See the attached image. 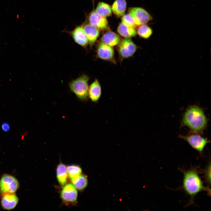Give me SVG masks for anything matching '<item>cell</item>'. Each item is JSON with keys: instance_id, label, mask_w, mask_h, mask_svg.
Wrapping results in <instances>:
<instances>
[{"instance_id": "9", "label": "cell", "mask_w": 211, "mask_h": 211, "mask_svg": "<svg viewBox=\"0 0 211 211\" xmlns=\"http://www.w3.org/2000/svg\"><path fill=\"white\" fill-rule=\"evenodd\" d=\"M70 34L74 42L81 47H86L89 44L82 25L77 26Z\"/></svg>"}, {"instance_id": "14", "label": "cell", "mask_w": 211, "mask_h": 211, "mask_svg": "<svg viewBox=\"0 0 211 211\" xmlns=\"http://www.w3.org/2000/svg\"><path fill=\"white\" fill-rule=\"evenodd\" d=\"M101 40V42L113 47L118 45L121 39L116 33L109 31L106 32L103 35Z\"/></svg>"}, {"instance_id": "13", "label": "cell", "mask_w": 211, "mask_h": 211, "mask_svg": "<svg viewBox=\"0 0 211 211\" xmlns=\"http://www.w3.org/2000/svg\"><path fill=\"white\" fill-rule=\"evenodd\" d=\"M2 195L1 203L4 209L9 210L16 207L18 203V199L15 193H7Z\"/></svg>"}, {"instance_id": "21", "label": "cell", "mask_w": 211, "mask_h": 211, "mask_svg": "<svg viewBox=\"0 0 211 211\" xmlns=\"http://www.w3.org/2000/svg\"><path fill=\"white\" fill-rule=\"evenodd\" d=\"M68 177L71 181L76 178L82 173L81 168L79 166L73 164L67 167Z\"/></svg>"}, {"instance_id": "23", "label": "cell", "mask_w": 211, "mask_h": 211, "mask_svg": "<svg viewBox=\"0 0 211 211\" xmlns=\"http://www.w3.org/2000/svg\"><path fill=\"white\" fill-rule=\"evenodd\" d=\"M203 174V177L204 178L205 181L208 185V186L211 185V161L210 160L205 168L202 171Z\"/></svg>"}, {"instance_id": "11", "label": "cell", "mask_w": 211, "mask_h": 211, "mask_svg": "<svg viewBox=\"0 0 211 211\" xmlns=\"http://www.w3.org/2000/svg\"><path fill=\"white\" fill-rule=\"evenodd\" d=\"M89 23L99 29L107 28L108 23L106 17L98 14L95 11H92L89 16Z\"/></svg>"}, {"instance_id": "18", "label": "cell", "mask_w": 211, "mask_h": 211, "mask_svg": "<svg viewBox=\"0 0 211 211\" xmlns=\"http://www.w3.org/2000/svg\"><path fill=\"white\" fill-rule=\"evenodd\" d=\"M117 32L122 37L125 38H130L135 36L137 32L134 28L127 26L121 23L119 25Z\"/></svg>"}, {"instance_id": "6", "label": "cell", "mask_w": 211, "mask_h": 211, "mask_svg": "<svg viewBox=\"0 0 211 211\" xmlns=\"http://www.w3.org/2000/svg\"><path fill=\"white\" fill-rule=\"evenodd\" d=\"M128 12L137 26L146 24L153 19L149 13L142 8H130L129 9Z\"/></svg>"}, {"instance_id": "24", "label": "cell", "mask_w": 211, "mask_h": 211, "mask_svg": "<svg viewBox=\"0 0 211 211\" xmlns=\"http://www.w3.org/2000/svg\"><path fill=\"white\" fill-rule=\"evenodd\" d=\"M122 18V22L128 26L135 28L137 26L135 24L133 18L129 13L123 15Z\"/></svg>"}, {"instance_id": "15", "label": "cell", "mask_w": 211, "mask_h": 211, "mask_svg": "<svg viewBox=\"0 0 211 211\" xmlns=\"http://www.w3.org/2000/svg\"><path fill=\"white\" fill-rule=\"evenodd\" d=\"M101 94V88L97 79H96L89 87L88 97L93 102H96L100 98Z\"/></svg>"}, {"instance_id": "1", "label": "cell", "mask_w": 211, "mask_h": 211, "mask_svg": "<svg viewBox=\"0 0 211 211\" xmlns=\"http://www.w3.org/2000/svg\"><path fill=\"white\" fill-rule=\"evenodd\" d=\"M199 167H192L189 169H180L183 177L182 188L186 194L189 196L190 200L188 206L194 203V199L197 195L201 191H206L209 196L211 195V189L209 186H205L199 175Z\"/></svg>"}, {"instance_id": "3", "label": "cell", "mask_w": 211, "mask_h": 211, "mask_svg": "<svg viewBox=\"0 0 211 211\" xmlns=\"http://www.w3.org/2000/svg\"><path fill=\"white\" fill-rule=\"evenodd\" d=\"M89 80L88 76L83 74L72 81L69 84L71 91L82 101H86L88 98Z\"/></svg>"}, {"instance_id": "8", "label": "cell", "mask_w": 211, "mask_h": 211, "mask_svg": "<svg viewBox=\"0 0 211 211\" xmlns=\"http://www.w3.org/2000/svg\"><path fill=\"white\" fill-rule=\"evenodd\" d=\"M118 45L119 54L123 58H128L132 56L137 49L136 45L129 38H125L121 40Z\"/></svg>"}, {"instance_id": "22", "label": "cell", "mask_w": 211, "mask_h": 211, "mask_svg": "<svg viewBox=\"0 0 211 211\" xmlns=\"http://www.w3.org/2000/svg\"><path fill=\"white\" fill-rule=\"evenodd\" d=\"M136 32L140 37L145 39L149 38L153 33L152 29L145 24L140 25Z\"/></svg>"}, {"instance_id": "20", "label": "cell", "mask_w": 211, "mask_h": 211, "mask_svg": "<svg viewBox=\"0 0 211 211\" xmlns=\"http://www.w3.org/2000/svg\"><path fill=\"white\" fill-rule=\"evenodd\" d=\"M95 11L98 14L106 17L110 16L112 12L110 6L103 2L98 3Z\"/></svg>"}, {"instance_id": "25", "label": "cell", "mask_w": 211, "mask_h": 211, "mask_svg": "<svg viewBox=\"0 0 211 211\" xmlns=\"http://www.w3.org/2000/svg\"><path fill=\"white\" fill-rule=\"evenodd\" d=\"M2 128L4 131H8L10 128L9 125L7 122L4 123L2 124Z\"/></svg>"}, {"instance_id": "17", "label": "cell", "mask_w": 211, "mask_h": 211, "mask_svg": "<svg viewBox=\"0 0 211 211\" xmlns=\"http://www.w3.org/2000/svg\"><path fill=\"white\" fill-rule=\"evenodd\" d=\"M126 8L125 0H116L113 3L112 11L117 17H120L124 14Z\"/></svg>"}, {"instance_id": "10", "label": "cell", "mask_w": 211, "mask_h": 211, "mask_svg": "<svg viewBox=\"0 0 211 211\" xmlns=\"http://www.w3.org/2000/svg\"><path fill=\"white\" fill-rule=\"evenodd\" d=\"M97 54L101 59L107 61H112L114 58V50L112 47L101 42L98 46Z\"/></svg>"}, {"instance_id": "19", "label": "cell", "mask_w": 211, "mask_h": 211, "mask_svg": "<svg viewBox=\"0 0 211 211\" xmlns=\"http://www.w3.org/2000/svg\"><path fill=\"white\" fill-rule=\"evenodd\" d=\"M71 182L77 190L82 191L87 186L88 180L86 176L84 174H81L72 181Z\"/></svg>"}, {"instance_id": "12", "label": "cell", "mask_w": 211, "mask_h": 211, "mask_svg": "<svg viewBox=\"0 0 211 211\" xmlns=\"http://www.w3.org/2000/svg\"><path fill=\"white\" fill-rule=\"evenodd\" d=\"M82 25L89 44L91 47L93 45L99 35L100 29L89 23H85Z\"/></svg>"}, {"instance_id": "16", "label": "cell", "mask_w": 211, "mask_h": 211, "mask_svg": "<svg viewBox=\"0 0 211 211\" xmlns=\"http://www.w3.org/2000/svg\"><path fill=\"white\" fill-rule=\"evenodd\" d=\"M56 177L59 184L62 186L66 183L68 177L67 167L62 163H60L57 166Z\"/></svg>"}, {"instance_id": "2", "label": "cell", "mask_w": 211, "mask_h": 211, "mask_svg": "<svg viewBox=\"0 0 211 211\" xmlns=\"http://www.w3.org/2000/svg\"><path fill=\"white\" fill-rule=\"evenodd\" d=\"M207 124L203 110L196 105L189 106L183 115L181 127H188L193 133L203 134Z\"/></svg>"}, {"instance_id": "5", "label": "cell", "mask_w": 211, "mask_h": 211, "mask_svg": "<svg viewBox=\"0 0 211 211\" xmlns=\"http://www.w3.org/2000/svg\"><path fill=\"white\" fill-rule=\"evenodd\" d=\"M19 187L17 180L13 176L8 174H4L0 180V193L2 195L15 193Z\"/></svg>"}, {"instance_id": "4", "label": "cell", "mask_w": 211, "mask_h": 211, "mask_svg": "<svg viewBox=\"0 0 211 211\" xmlns=\"http://www.w3.org/2000/svg\"><path fill=\"white\" fill-rule=\"evenodd\" d=\"M192 133L185 135H180L179 137L186 141L192 148L197 150L200 156H203L205 147L210 141L200 134Z\"/></svg>"}, {"instance_id": "7", "label": "cell", "mask_w": 211, "mask_h": 211, "mask_svg": "<svg viewBox=\"0 0 211 211\" xmlns=\"http://www.w3.org/2000/svg\"><path fill=\"white\" fill-rule=\"evenodd\" d=\"M77 189L71 183H66L63 186L60 192V197L65 204L75 205L77 200Z\"/></svg>"}]
</instances>
